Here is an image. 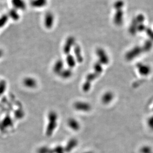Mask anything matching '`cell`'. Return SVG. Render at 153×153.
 I'll use <instances>...</instances> for the list:
<instances>
[{
    "label": "cell",
    "mask_w": 153,
    "mask_h": 153,
    "mask_svg": "<svg viewBox=\"0 0 153 153\" xmlns=\"http://www.w3.org/2000/svg\"><path fill=\"white\" fill-rule=\"evenodd\" d=\"M48 118H49L50 122H49L47 128L46 133L49 136L52 134V132H53L55 128L57 126L56 121L57 120V115L55 112L52 111V112H50V113L49 114Z\"/></svg>",
    "instance_id": "cell-1"
},
{
    "label": "cell",
    "mask_w": 153,
    "mask_h": 153,
    "mask_svg": "<svg viewBox=\"0 0 153 153\" xmlns=\"http://www.w3.org/2000/svg\"><path fill=\"white\" fill-rule=\"evenodd\" d=\"M96 54L100 59L99 61L101 64H107L109 62V58L104 50L101 48L98 49L96 50Z\"/></svg>",
    "instance_id": "cell-2"
},
{
    "label": "cell",
    "mask_w": 153,
    "mask_h": 153,
    "mask_svg": "<svg viewBox=\"0 0 153 153\" xmlns=\"http://www.w3.org/2000/svg\"><path fill=\"white\" fill-rule=\"evenodd\" d=\"M22 84L27 88H34L37 87V82L32 78L27 77L24 78L22 80Z\"/></svg>",
    "instance_id": "cell-3"
},
{
    "label": "cell",
    "mask_w": 153,
    "mask_h": 153,
    "mask_svg": "<svg viewBox=\"0 0 153 153\" xmlns=\"http://www.w3.org/2000/svg\"><path fill=\"white\" fill-rule=\"evenodd\" d=\"M75 40L73 37H69L67 40L65 45L64 46L63 50L65 54L69 53L70 51H71V48L75 45Z\"/></svg>",
    "instance_id": "cell-4"
},
{
    "label": "cell",
    "mask_w": 153,
    "mask_h": 153,
    "mask_svg": "<svg viewBox=\"0 0 153 153\" xmlns=\"http://www.w3.org/2000/svg\"><path fill=\"white\" fill-rule=\"evenodd\" d=\"M54 17L52 13H48L44 17V24L48 29H50L53 25Z\"/></svg>",
    "instance_id": "cell-5"
},
{
    "label": "cell",
    "mask_w": 153,
    "mask_h": 153,
    "mask_svg": "<svg viewBox=\"0 0 153 153\" xmlns=\"http://www.w3.org/2000/svg\"><path fill=\"white\" fill-rule=\"evenodd\" d=\"M123 13L122 10H116V12L114 16V22L115 24L117 25H120L122 24L123 22Z\"/></svg>",
    "instance_id": "cell-6"
},
{
    "label": "cell",
    "mask_w": 153,
    "mask_h": 153,
    "mask_svg": "<svg viewBox=\"0 0 153 153\" xmlns=\"http://www.w3.org/2000/svg\"><path fill=\"white\" fill-rule=\"evenodd\" d=\"M74 107L78 111H88L91 109V106L86 103L77 102L74 104Z\"/></svg>",
    "instance_id": "cell-7"
},
{
    "label": "cell",
    "mask_w": 153,
    "mask_h": 153,
    "mask_svg": "<svg viewBox=\"0 0 153 153\" xmlns=\"http://www.w3.org/2000/svg\"><path fill=\"white\" fill-rule=\"evenodd\" d=\"M11 3L14 9L18 10H24L26 8V4L24 0H12Z\"/></svg>",
    "instance_id": "cell-8"
},
{
    "label": "cell",
    "mask_w": 153,
    "mask_h": 153,
    "mask_svg": "<svg viewBox=\"0 0 153 153\" xmlns=\"http://www.w3.org/2000/svg\"><path fill=\"white\" fill-rule=\"evenodd\" d=\"M75 55L76 56V59L77 61L79 63H81L83 60L82 55V51L80 49V47L79 45L75 44L74 48Z\"/></svg>",
    "instance_id": "cell-9"
},
{
    "label": "cell",
    "mask_w": 153,
    "mask_h": 153,
    "mask_svg": "<svg viewBox=\"0 0 153 153\" xmlns=\"http://www.w3.org/2000/svg\"><path fill=\"white\" fill-rule=\"evenodd\" d=\"M47 3V0H32V6L35 8H42L45 6Z\"/></svg>",
    "instance_id": "cell-10"
},
{
    "label": "cell",
    "mask_w": 153,
    "mask_h": 153,
    "mask_svg": "<svg viewBox=\"0 0 153 153\" xmlns=\"http://www.w3.org/2000/svg\"><path fill=\"white\" fill-rule=\"evenodd\" d=\"M113 98V95L111 92L106 93L102 98V101L105 104L110 103Z\"/></svg>",
    "instance_id": "cell-11"
},
{
    "label": "cell",
    "mask_w": 153,
    "mask_h": 153,
    "mask_svg": "<svg viewBox=\"0 0 153 153\" xmlns=\"http://www.w3.org/2000/svg\"><path fill=\"white\" fill-rule=\"evenodd\" d=\"M18 11L15 9H13L10 10L9 13V17L11 18L14 21H17L19 19V15L18 13Z\"/></svg>",
    "instance_id": "cell-12"
},
{
    "label": "cell",
    "mask_w": 153,
    "mask_h": 153,
    "mask_svg": "<svg viewBox=\"0 0 153 153\" xmlns=\"http://www.w3.org/2000/svg\"><path fill=\"white\" fill-rule=\"evenodd\" d=\"M63 67V63L62 61L59 60V61L56 62V63L54 65V71L56 73L60 74L62 71Z\"/></svg>",
    "instance_id": "cell-13"
},
{
    "label": "cell",
    "mask_w": 153,
    "mask_h": 153,
    "mask_svg": "<svg viewBox=\"0 0 153 153\" xmlns=\"http://www.w3.org/2000/svg\"><path fill=\"white\" fill-rule=\"evenodd\" d=\"M138 25L137 22H136V19H134L132 21L131 25L129 27V32L132 34H135L137 32V27Z\"/></svg>",
    "instance_id": "cell-14"
},
{
    "label": "cell",
    "mask_w": 153,
    "mask_h": 153,
    "mask_svg": "<svg viewBox=\"0 0 153 153\" xmlns=\"http://www.w3.org/2000/svg\"><path fill=\"white\" fill-rule=\"evenodd\" d=\"M68 124L71 128L75 130H77L80 128L79 123L74 119H70L68 121Z\"/></svg>",
    "instance_id": "cell-15"
},
{
    "label": "cell",
    "mask_w": 153,
    "mask_h": 153,
    "mask_svg": "<svg viewBox=\"0 0 153 153\" xmlns=\"http://www.w3.org/2000/svg\"><path fill=\"white\" fill-rule=\"evenodd\" d=\"M67 63L70 68H73L75 66L76 63L73 56L68 55L67 57Z\"/></svg>",
    "instance_id": "cell-16"
},
{
    "label": "cell",
    "mask_w": 153,
    "mask_h": 153,
    "mask_svg": "<svg viewBox=\"0 0 153 153\" xmlns=\"http://www.w3.org/2000/svg\"><path fill=\"white\" fill-rule=\"evenodd\" d=\"M9 18V16L6 14L3 15L0 17V27H2L6 25V22H8Z\"/></svg>",
    "instance_id": "cell-17"
},
{
    "label": "cell",
    "mask_w": 153,
    "mask_h": 153,
    "mask_svg": "<svg viewBox=\"0 0 153 153\" xmlns=\"http://www.w3.org/2000/svg\"><path fill=\"white\" fill-rule=\"evenodd\" d=\"M124 3L123 1L119 0L114 3V7L116 10H122V8L124 6Z\"/></svg>",
    "instance_id": "cell-18"
},
{
    "label": "cell",
    "mask_w": 153,
    "mask_h": 153,
    "mask_svg": "<svg viewBox=\"0 0 153 153\" xmlns=\"http://www.w3.org/2000/svg\"><path fill=\"white\" fill-rule=\"evenodd\" d=\"M72 72L70 70H64V71H62L60 73V75H61L62 77L65 78V79H67V78L70 77L72 76Z\"/></svg>",
    "instance_id": "cell-19"
},
{
    "label": "cell",
    "mask_w": 153,
    "mask_h": 153,
    "mask_svg": "<svg viewBox=\"0 0 153 153\" xmlns=\"http://www.w3.org/2000/svg\"><path fill=\"white\" fill-rule=\"evenodd\" d=\"M135 19H136V22H137L138 24H143L144 21L145 20V17L143 14H139L138 16H137V17L135 18Z\"/></svg>",
    "instance_id": "cell-20"
},
{
    "label": "cell",
    "mask_w": 153,
    "mask_h": 153,
    "mask_svg": "<svg viewBox=\"0 0 153 153\" xmlns=\"http://www.w3.org/2000/svg\"><path fill=\"white\" fill-rule=\"evenodd\" d=\"M146 29H147V27H145V25L143 23L139 24L138 25L137 31L140 32H143L144 30H146Z\"/></svg>",
    "instance_id": "cell-21"
}]
</instances>
